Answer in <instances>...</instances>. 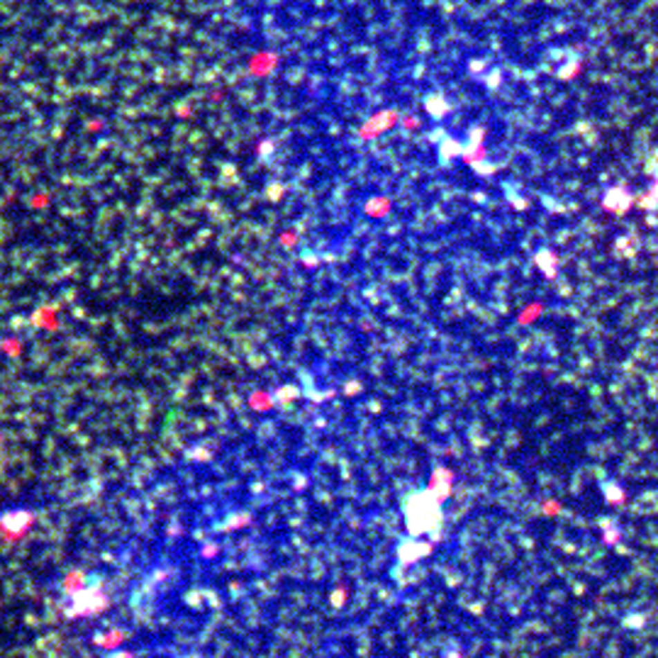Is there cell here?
<instances>
[{"instance_id": "obj_1", "label": "cell", "mask_w": 658, "mask_h": 658, "mask_svg": "<svg viewBox=\"0 0 658 658\" xmlns=\"http://www.w3.org/2000/svg\"><path fill=\"white\" fill-rule=\"evenodd\" d=\"M634 200L637 198L629 193L627 185H614V188H607L605 198H602V207L607 212H614V215H624L634 205Z\"/></svg>"}, {"instance_id": "obj_2", "label": "cell", "mask_w": 658, "mask_h": 658, "mask_svg": "<svg viewBox=\"0 0 658 658\" xmlns=\"http://www.w3.org/2000/svg\"><path fill=\"white\" fill-rule=\"evenodd\" d=\"M536 266H539L541 271H544L549 278H554V276H556V268H558V258H556L554 252L544 249V252L536 254Z\"/></svg>"}, {"instance_id": "obj_3", "label": "cell", "mask_w": 658, "mask_h": 658, "mask_svg": "<svg viewBox=\"0 0 658 658\" xmlns=\"http://www.w3.org/2000/svg\"><path fill=\"white\" fill-rule=\"evenodd\" d=\"M639 205L646 207V210H656V207H658V178L651 183V188H648L646 196L639 200Z\"/></svg>"}]
</instances>
